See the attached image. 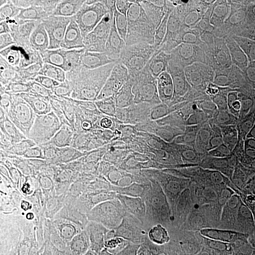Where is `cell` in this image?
I'll return each instance as SVG.
<instances>
[{
  "instance_id": "6da1fadb",
  "label": "cell",
  "mask_w": 255,
  "mask_h": 255,
  "mask_svg": "<svg viewBox=\"0 0 255 255\" xmlns=\"http://www.w3.org/2000/svg\"><path fill=\"white\" fill-rule=\"evenodd\" d=\"M233 124L189 139L159 132L132 145L131 162L145 180L142 196L158 201L194 199Z\"/></svg>"
},
{
  "instance_id": "7a4b0ae2",
  "label": "cell",
  "mask_w": 255,
  "mask_h": 255,
  "mask_svg": "<svg viewBox=\"0 0 255 255\" xmlns=\"http://www.w3.org/2000/svg\"><path fill=\"white\" fill-rule=\"evenodd\" d=\"M219 23L203 1L187 9L169 5L154 27L143 35L150 42L168 76L199 46Z\"/></svg>"
},
{
  "instance_id": "3957f363",
  "label": "cell",
  "mask_w": 255,
  "mask_h": 255,
  "mask_svg": "<svg viewBox=\"0 0 255 255\" xmlns=\"http://www.w3.org/2000/svg\"><path fill=\"white\" fill-rule=\"evenodd\" d=\"M228 27H215L192 54L167 76L171 100L184 104H209L219 72Z\"/></svg>"
},
{
  "instance_id": "277c9868",
  "label": "cell",
  "mask_w": 255,
  "mask_h": 255,
  "mask_svg": "<svg viewBox=\"0 0 255 255\" xmlns=\"http://www.w3.org/2000/svg\"><path fill=\"white\" fill-rule=\"evenodd\" d=\"M14 230L34 255H64L73 233L40 188L25 187H22L21 212Z\"/></svg>"
},
{
  "instance_id": "5b68a950",
  "label": "cell",
  "mask_w": 255,
  "mask_h": 255,
  "mask_svg": "<svg viewBox=\"0 0 255 255\" xmlns=\"http://www.w3.org/2000/svg\"><path fill=\"white\" fill-rule=\"evenodd\" d=\"M141 41L142 34L103 29L84 43L99 79L97 99H114L121 96Z\"/></svg>"
},
{
  "instance_id": "8992f818",
  "label": "cell",
  "mask_w": 255,
  "mask_h": 255,
  "mask_svg": "<svg viewBox=\"0 0 255 255\" xmlns=\"http://www.w3.org/2000/svg\"><path fill=\"white\" fill-rule=\"evenodd\" d=\"M22 60L21 68L31 89L45 95L63 94L59 79L64 64L83 44L46 40L34 35L12 40Z\"/></svg>"
},
{
  "instance_id": "52a82bcc",
  "label": "cell",
  "mask_w": 255,
  "mask_h": 255,
  "mask_svg": "<svg viewBox=\"0 0 255 255\" xmlns=\"http://www.w3.org/2000/svg\"><path fill=\"white\" fill-rule=\"evenodd\" d=\"M255 162V139L238 121L235 122L219 153L194 196L201 201L210 198L235 181Z\"/></svg>"
},
{
  "instance_id": "ba28073f",
  "label": "cell",
  "mask_w": 255,
  "mask_h": 255,
  "mask_svg": "<svg viewBox=\"0 0 255 255\" xmlns=\"http://www.w3.org/2000/svg\"><path fill=\"white\" fill-rule=\"evenodd\" d=\"M252 92L251 82L240 73L235 63L227 29L222 60L212 86L209 105L221 119L237 122L242 105Z\"/></svg>"
},
{
  "instance_id": "9c48e42d",
  "label": "cell",
  "mask_w": 255,
  "mask_h": 255,
  "mask_svg": "<svg viewBox=\"0 0 255 255\" xmlns=\"http://www.w3.org/2000/svg\"><path fill=\"white\" fill-rule=\"evenodd\" d=\"M121 96L131 101L169 96L167 75L162 62L154 47L143 34Z\"/></svg>"
},
{
  "instance_id": "30bf717a",
  "label": "cell",
  "mask_w": 255,
  "mask_h": 255,
  "mask_svg": "<svg viewBox=\"0 0 255 255\" xmlns=\"http://www.w3.org/2000/svg\"><path fill=\"white\" fill-rule=\"evenodd\" d=\"M233 123L219 117L209 104H184L171 100L163 114L161 132L171 139H189Z\"/></svg>"
},
{
  "instance_id": "8fae6325",
  "label": "cell",
  "mask_w": 255,
  "mask_h": 255,
  "mask_svg": "<svg viewBox=\"0 0 255 255\" xmlns=\"http://www.w3.org/2000/svg\"><path fill=\"white\" fill-rule=\"evenodd\" d=\"M40 191L62 213L73 231L95 228L104 222L100 199L64 184L41 187Z\"/></svg>"
},
{
  "instance_id": "7c38bea8",
  "label": "cell",
  "mask_w": 255,
  "mask_h": 255,
  "mask_svg": "<svg viewBox=\"0 0 255 255\" xmlns=\"http://www.w3.org/2000/svg\"><path fill=\"white\" fill-rule=\"evenodd\" d=\"M59 84L64 97L80 107L97 99L99 79L84 44L75 50L64 64Z\"/></svg>"
},
{
  "instance_id": "4fadbf2b",
  "label": "cell",
  "mask_w": 255,
  "mask_h": 255,
  "mask_svg": "<svg viewBox=\"0 0 255 255\" xmlns=\"http://www.w3.org/2000/svg\"><path fill=\"white\" fill-rule=\"evenodd\" d=\"M170 4L169 0H121L104 29L128 34H144L154 27Z\"/></svg>"
},
{
  "instance_id": "5bb4252c",
  "label": "cell",
  "mask_w": 255,
  "mask_h": 255,
  "mask_svg": "<svg viewBox=\"0 0 255 255\" xmlns=\"http://www.w3.org/2000/svg\"><path fill=\"white\" fill-rule=\"evenodd\" d=\"M35 139L0 112V169L11 173L23 164H46L39 154Z\"/></svg>"
},
{
  "instance_id": "9a60e30c",
  "label": "cell",
  "mask_w": 255,
  "mask_h": 255,
  "mask_svg": "<svg viewBox=\"0 0 255 255\" xmlns=\"http://www.w3.org/2000/svg\"><path fill=\"white\" fill-rule=\"evenodd\" d=\"M128 101L123 96L114 99H95L81 107L87 127L117 133L129 142Z\"/></svg>"
},
{
  "instance_id": "2e32d148",
  "label": "cell",
  "mask_w": 255,
  "mask_h": 255,
  "mask_svg": "<svg viewBox=\"0 0 255 255\" xmlns=\"http://www.w3.org/2000/svg\"><path fill=\"white\" fill-rule=\"evenodd\" d=\"M40 96L42 120L38 136H48L68 128L86 126L81 107L67 100L63 94L45 95L40 93Z\"/></svg>"
},
{
  "instance_id": "e0dca14e",
  "label": "cell",
  "mask_w": 255,
  "mask_h": 255,
  "mask_svg": "<svg viewBox=\"0 0 255 255\" xmlns=\"http://www.w3.org/2000/svg\"><path fill=\"white\" fill-rule=\"evenodd\" d=\"M171 101L169 96L128 101L129 142L134 145L161 132L163 114Z\"/></svg>"
},
{
  "instance_id": "ac0fdd59",
  "label": "cell",
  "mask_w": 255,
  "mask_h": 255,
  "mask_svg": "<svg viewBox=\"0 0 255 255\" xmlns=\"http://www.w3.org/2000/svg\"><path fill=\"white\" fill-rule=\"evenodd\" d=\"M100 31L81 13L64 11L54 17L42 18L33 34L46 40L84 44Z\"/></svg>"
},
{
  "instance_id": "d6986e66",
  "label": "cell",
  "mask_w": 255,
  "mask_h": 255,
  "mask_svg": "<svg viewBox=\"0 0 255 255\" xmlns=\"http://www.w3.org/2000/svg\"><path fill=\"white\" fill-rule=\"evenodd\" d=\"M125 252L107 223L95 228L73 231L64 255H122Z\"/></svg>"
},
{
  "instance_id": "ffe728a7",
  "label": "cell",
  "mask_w": 255,
  "mask_h": 255,
  "mask_svg": "<svg viewBox=\"0 0 255 255\" xmlns=\"http://www.w3.org/2000/svg\"><path fill=\"white\" fill-rule=\"evenodd\" d=\"M78 150L100 155L110 161L126 165L132 159V144L124 137L99 128L87 127Z\"/></svg>"
},
{
  "instance_id": "44dd1931",
  "label": "cell",
  "mask_w": 255,
  "mask_h": 255,
  "mask_svg": "<svg viewBox=\"0 0 255 255\" xmlns=\"http://www.w3.org/2000/svg\"><path fill=\"white\" fill-rule=\"evenodd\" d=\"M0 112L28 134L38 136L42 120L40 93L31 88L19 92L0 102Z\"/></svg>"
},
{
  "instance_id": "7402d4cb",
  "label": "cell",
  "mask_w": 255,
  "mask_h": 255,
  "mask_svg": "<svg viewBox=\"0 0 255 255\" xmlns=\"http://www.w3.org/2000/svg\"><path fill=\"white\" fill-rule=\"evenodd\" d=\"M86 128V126H76L48 136H36L37 149L43 161L52 165L68 161L70 156L78 150Z\"/></svg>"
},
{
  "instance_id": "603a6c76",
  "label": "cell",
  "mask_w": 255,
  "mask_h": 255,
  "mask_svg": "<svg viewBox=\"0 0 255 255\" xmlns=\"http://www.w3.org/2000/svg\"><path fill=\"white\" fill-rule=\"evenodd\" d=\"M119 196V195H117ZM121 205L130 236L146 255L150 237V216L137 195H120Z\"/></svg>"
},
{
  "instance_id": "cb8c5ba5",
  "label": "cell",
  "mask_w": 255,
  "mask_h": 255,
  "mask_svg": "<svg viewBox=\"0 0 255 255\" xmlns=\"http://www.w3.org/2000/svg\"><path fill=\"white\" fill-rule=\"evenodd\" d=\"M228 33L232 54L240 73L252 84L255 64V34L231 19Z\"/></svg>"
},
{
  "instance_id": "d4e9b609",
  "label": "cell",
  "mask_w": 255,
  "mask_h": 255,
  "mask_svg": "<svg viewBox=\"0 0 255 255\" xmlns=\"http://www.w3.org/2000/svg\"><path fill=\"white\" fill-rule=\"evenodd\" d=\"M41 20L27 9L23 1L16 0L12 9L0 15V44L32 34Z\"/></svg>"
},
{
  "instance_id": "484cf974",
  "label": "cell",
  "mask_w": 255,
  "mask_h": 255,
  "mask_svg": "<svg viewBox=\"0 0 255 255\" xmlns=\"http://www.w3.org/2000/svg\"><path fill=\"white\" fill-rule=\"evenodd\" d=\"M100 204L104 222L113 230L125 251L133 250L143 254L128 230L124 211L119 196L105 189L100 198Z\"/></svg>"
},
{
  "instance_id": "4316f807",
  "label": "cell",
  "mask_w": 255,
  "mask_h": 255,
  "mask_svg": "<svg viewBox=\"0 0 255 255\" xmlns=\"http://www.w3.org/2000/svg\"><path fill=\"white\" fill-rule=\"evenodd\" d=\"M6 174L9 176L10 182L25 188L60 185L63 181L56 165L41 163L23 164L11 173Z\"/></svg>"
},
{
  "instance_id": "83f0119b",
  "label": "cell",
  "mask_w": 255,
  "mask_h": 255,
  "mask_svg": "<svg viewBox=\"0 0 255 255\" xmlns=\"http://www.w3.org/2000/svg\"><path fill=\"white\" fill-rule=\"evenodd\" d=\"M120 2L119 0H69L66 1L64 11L81 13L94 27L103 30Z\"/></svg>"
},
{
  "instance_id": "f1b7e54d",
  "label": "cell",
  "mask_w": 255,
  "mask_h": 255,
  "mask_svg": "<svg viewBox=\"0 0 255 255\" xmlns=\"http://www.w3.org/2000/svg\"><path fill=\"white\" fill-rule=\"evenodd\" d=\"M55 165L63 178L61 184L73 187L97 199H100L106 189L103 181L93 177L69 161L60 162Z\"/></svg>"
},
{
  "instance_id": "f546056e",
  "label": "cell",
  "mask_w": 255,
  "mask_h": 255,
  "mask_svg": "<svg viewBox=\"0 0 255 255\" xmlns=\"http://www.w3.org/2000/svg\"><path fill=\"white\" fill-rule=\"evenodd\" d=\"M107 190L115 195H142L145 180L135 164L132 162L120 166L119 170L103 181Z\"/></svg>"
},
{
  "instance_id": "4dcf8cb0",
  "label": "cell",
  "mask_w": 255,
  "mask_h": 255,
  "mask_svg": "<svg viewBox=\"0 0 255 255\" xmlns=\"http://www.w3.org/2000/svg\"><path fill=\"white\" fill-rule=\"evenodd\" d=\"M0 214L6 217L14 228L21 212L22 187L12 183L9 176L0 170Z\"/></svg>"
},
{
  "instance_id": "1f68e13d",
  "label": "cell",
  "mask_w": 255,
  "mask_h": 255,
  "mask_svg": "<svg viewBox=\"0 0 255 255\" xmlns=\"http://www.w3.org/2000/svg\"><path fill=\"white\" fill-rule=\"evenodd\" d=\"M68 161L101 181H104L110 174L116 172L119 170L120 166H122L100 155L94 154L84 150L75 151Z\"/></svg>"
},
{
  "instance_id": "d6a6232c",
  "label": "cell",
  "mask_w": 255,
  "mask_h": 255,
  "mask_svg": "<svg viewBox=\"0 0 255 255\" xmlns=\"http://www.w3.org/2000/svg\"><path fill=\"white\" fill-rule=\"evenodd\" d=\"M0 255H34L19 238L6 217L0 214Z\"/></svg>"
},
{
  "instance_id": "836d02e7",
  "label": "cell",
  "mask_w": 255,
  "mask_h": 255,
  "mask_svg": "<svg viewBox=\"0 0 255 255\" xmlns=\"http://www.w3.org/2000/svg\"><path fill=\"white\" fill-rule=\"evenodd\" d=\"M31 88L27 77L19 66L0 69V101H5L19 92Z\"/></svg>"
},
{
  "instance_id": "e575fe53",
  "label": "cell",
  "mask_w": 255,
  "mask_h": 255,
  "mask_svg": "<svg viewBox=\"0 0 255 255\" xmlns=\"http://www.w3.org/2000/svg\"><path fill=\"white\" fill-rule=\"evenodd\" d=\"M233 18L237 25L254 33L255 26V1L235 0L232 4Z\"/></svg>"
},
{
  "instance_id": "d590c367",
  "label": "cell",
  "mask_w": 255,
  "mask_h": 255,
  "mask_svg": "<svg viewBox=\"0 0 255 255\" xmlns=\"http://www.w3.org/2000/svg\"><path fill=\"white\" fill-rule=\"evenodd\" d=\"M23 3L33 14L41 18H49L64 12L66 0H23Z\"/></svg>"
},
{
  "instance_id": "8d00e7d4",
  "label": "cell",
  "mask_w": 255,
  "mask_h": 255,
  "mask_svg": "<svg viewBox=\"0 0 255 255\" xmlns=\"http://www.w3.org/2000/svg\"><path fill=\"white\" fill-rule=\"evenodd\" d=\"M210 12L218 21L219 27H228L230 20L233 18L232 4L233 1H216L207 0L203 1Z\"/></svg>"
},
{
  "instance_id": "74e56055",
  "label": "cell",
  "mask_w": 255,
  "mask_h": 255,
  "mask_svg": "<svg viewBox=\"0 0 255 255\" xmlns=\"http://www.w3.org/2000/svg\"><path fill=\"white\" fill-rule=\"evenodd\" d=\"M237 121L253 134L255 139V92L244 101Z\"/></svg>"
},
{
  "instance_id": "f35d334b",
  "label": "cell",
  "mask_w": 255,
  "mask_h": 255,
  "mask_svg": "<svg viewBox=\"0 0 255 255\" xmlns=\"http://www.w3.org/2000/svg\"><path fill=\"white\" fill-rule=\"evenodd\" d=\"M22 65L18 49L12 41L0 44V69Z\"/></svg>"
},
{
  "instance_id": "ab89813d",
  "label": "cell",
  "mask_w": 255,
  "mask_h": 255,
  "mask_svg": "<svg viewBox=\"0 0 255 255\" xmlns=\"http://www.w3.org/2000/svg\"><path fill=\"white\" fill-rule=\"evenodd\" d=\"M224 244L217 237L207 236L201 239L200 243V250L201 254L204 255H219L222 253Z\"/></svg>"
},
{
  "instance_id": "60d3db41",
  "label": "cell",
  "mask_w": 255,
  "mask_h": 255,
  "mask_svg": "<svg viewBox=\"0 0 255 255\" xmlns=\"http://www.w3.org/2000/svg\"><path fill=\"white\" fill-rule=\"evenodd\" d=\"M16 0H1L0 2V15L8 12L15 5Z\"/></svg>"
},
{
  "instance_id": "b9f144b4",
  "label": "cell",
  "mask_w": 255,
  "mask_h": 255,
  "mask_svg": "<svg viewBox=\"0 0 255 255\" xmlns=\"http://www.w3.org/2000/svg\"><path fill=\"white\" fill-rule=\"evenodd\" d=\"M122 255H144L143 254H141V253H139V252H136V251H133V250H127V251H125L124 252V254Z\"/></svg>"
},
{
  "instance_id": "7bdbcfd3",
  "label": "cell",
  "mask_w": 255,
  "mask_h": 255,
  "mask_svg": "<svg viewBox=\"0 0 255 255\" xmlns=\"http://www.w3.org/2000/svg\"><path fill=\"white\" fill-rule=\"evenodd\" d=\"M254 34H255V29H254ZM252 88H253V92H255V69H254V74H253V80H252Z\"/></svg>"
}]
</instances>
